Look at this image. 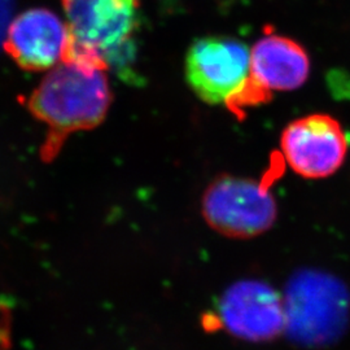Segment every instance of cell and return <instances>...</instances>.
<instances>
[{
  "mask_svg": "<svg viewBox=\"0 0 350 350\" xmlns=\"http://www.w3.org/2000/svg\"><path fill=\"white\" fill-rule=\"evenodd\" d=\"M107 69L99 53L78 46L70 37L62 63L29 95V112L49 127L40 150L43 161H52L69 135L91 130L105 118L112 101Z\"/></svg>",
  "mask_w": 350,
  "mask_h": 350,
  "instance_id": "6da1fadb",
  "label": "cell"
},
{
  "mask_svg": "<svg viewBox=\"0 0 350 350\" xmlns=\"http://www.w3.org/2000/svg\"><path fill=\"white\" fill-rule=\"evenodd\" d=\"M204 219L226 238H257L270 231L278 219L275 196L262 182L225 174L213 180L201 201Z\"/></svg>",
  "mask_w": 350,
  "mask_h": 350,
  "instance_id": "7a4b0ae2",
  "label": "cell"
},
{
  "mask_svg": "<svg viewBox=\"0 0 350 350\" xmlns=\"http://www.w3.org/2000/svg\"><path fill=\"white\" fill-rule=\"evenodd\" d=\"M284 308L291 332L302 341L319 344L340 332L348 313V293L329 274L302 271L288 284Z\"/></svg>",
  "mask_w": 350,
  "mask_h": 350,
  "instance_id": "3957f363",
  "label": "cell"
},
{
  "mask_svg": "<svg viewBox=\"0 0 350 350\" xmlns=\"http://www.w3.org/2000/svg\"><path fill=\"white\" fill-rule=\"evenodd\" d=\"M250 49L237 38L211 36L193 42L186 56V79L206 104L231 100L250 78Z\"/></svg>",
  "mask_w": 350,
  "mask_h": 350,
  "instance_id": "277c9868",
  "label": "cell"
},
{
  "mask_svg": "<svg viewBox=\"0 0 350 350\" xmlns=\"http://www.w3.org/2000/svg\"><path fill=\"white\" fill-rule=\"evenodd\" d=\"M349 150L340 121L312 113L289 122L280 135V150L289 169L305 179H325L344 165Z\"/></svg>",
  "mask_w": 350,
  "mask_h": 350,
  "instance_id": "5b68a950",
  "label": "cell"
},
{
  "mask_svg": "<svg viewBox=\"0 0 350 350\" xmlns=\"http://www.w3.org/2000/svg\"><path fill=\"white\" fill-rule=\"evenodd\" d=\"M75 43L111 65L122 59L139 25L140 0H62Z\"/></svg>",
  "mask_w": 350,
  "mask_h": 350,
  "instance_id": "8992f818",
  "label": "cell"
},
{
  "mask_svg": "<svg viewBox=\"0 0 350 350\" xmlns=\"http://www.w3.org/2000/svg\"><path fill=\"white\" fill-rule=\"evenodd\" d=\"M218 327L248 341H270L287 327L283 297L261 280H241L221 297L215 315Z\"/></svg>",
  "mask_w": 350,
  "mask_h": 350,
  "instance_id": "52a82bcc",
  "label": "cell"
},
{
  "mask_svg": "<svg viewBox=\"0 0 350 350\" xmlns=\"http://www.w3.org/2000/svg\"><path fill=\"white\" fill-rule=\"evenodd\" d=\"M69 40L70 30L57 14L34 8L10 24L3 47L20 68L40 72L62 63Z\"/></svg>",
  "mask_w": 350,
  "mask_h": 350,
  "instance_id": "ba28073f",
  "label": "cell"
},
{
  "mask_svg": "<svg viewBox=\"0 0 350 350\" xmlns=\"http://www.w3.org/2000/svg\"><path fill=\"white\" fill-rule=\"evenodd\" d=\"M312 70L310 56L297 40L269 31L250 49L248 82L267 95L302 88Z\"/></svg>",
  "mask_w": 350,
  "mask_h": 350,
  "instance_id": "9c48e42d",
  "label": "cell"
},
{
  "mask_svg": "<svg viewBox=\"0 0 350 350\" xmlns=\"http://www.w3.org/2000/svg\"><path fill=\"white\" fill-rule=\"evenodd\" d=\"M10 10H11V3L10 0H0V43L4 42V38L8 29V16H10Z\"/></svg>",
  "mask_w": 350,
  "mask_h": 350,
  "instance_id": "30bf717a",
  "label": "cell"
}]
</instances>
